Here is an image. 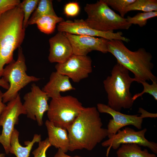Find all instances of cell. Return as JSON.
I'll return each instance as SVG.
<instances>
[{
	"mask_svg": "<svg viewBox=\"0 0 157 157\" xmlns=\"http://www.w3.org/2000/svg\"><path fill=\"white\" fill-rule=\"evenodd\" d=\"M67 76L56 71L53 72L50 76L49 81L44 85L42 90L51 99L60 97V93L72 90L75 88L71 83Z\"/></svg>",
	"mask_w": 157,
	"mask_h": 157,
	"instance_id": "cell-16",
	"label": "cell"
},
{
	"mask_svg": "<svg viewBox=\"0 0 157 157\" xmlns=\"http://www.w3.org/2000/svg\"><path fill=\"white\" fill-rule=\"evenodd\" d=\"M49 42L50 62L63 63L73 54L72 45L64 32L58 31L50 38Z\"/></svg>",
	"mask_w": 157,
	"mask_h": 157,
	"instance_id": "cell-15",
	"label": "cell"
},
{
	"mask_svg": "<svg viewBox=\"0 0 157 157\" xmlns=\"http://www.w3.org/2000/svg\"><path fill=\"white\" fill-rule=\"evenodd\" d=\"M40 0H24L19 5L24 13L23 27L25 28L27 27V23L32 13L36 9Z\"/></svg>",
	"mask_w": 157,
	"mask_h": 157,
	"instance_id": "cell-24",
	"label": "cell"
},
{
	"mask_svg": "<svg viewBox=\"0 0 157 157\" xmlns=\"http://www.w3.org/2000/svg\"><path fill=\"white\" fill-rule=\"evenodd\" d=\"M38 147L32 152L34 157H46V153L48 149L51 146L48 138L38 142Z\"/></svg>",
	"mask_w": 157,
	"mask_h": 157,
	"instance_id": "cell-27",
	"label": "cell"
},
{
	"mask_svg": "<svg viewBox=\"0 0 157 157\" xmlns=\"http://www.w3.org/2000/svg\"><path fill=\"white\" fill-rule=\"evenodd\" d=\"M64 33L72 45L73 54L87 56L93 51H98L103 53L108 52L109 40L102 38Z\"/></svg>",
	"mask_w": 157,
	"mask_h": 157,
	"instance_id": "cell-13",
	"label": "cell"
},
{
	"mask_svg": "<svg viewBox=\"0 0 157 157\" xmlns=\"http://www.w3.org/2000/svg\"><path fill=\"white\" fill-rule=\"evenodd\" d=\"M146 128L138 131L129 127H126L122 130H119L115 134L108 135V139L102 142L104 147H112L117 149L122 144H136L140 146L147 147L154 154H157V144L154 142L148 141L146 138Z\"/></svg>",
	"mask_w": 157,
	"mask_h": 157,
	"instance_id": "cell-9",
	"label": "cell"
},
{
	"mask_svg": "<svg viewBox=\"0 0 157 157\" xmlns=\"http://www.w3.org/2000/svg\"><path fill=\"white\" fill-rule=\"evenodd\" d=\"M18 49L17 60L7 65L3 70L1 77L9 85L8 89L3 94V101L4 103L15 99L19 92L29 83L38 81L41 79L27 74L24 56L21 47Z\"/></svg>",
	"mask_w": 157,
	"mask_h": 157,
	"instance_id": "cell-6",
	"label": "cell"
},
{
	"mask_svg": "<svg viewBox=\"0 0 157 157\" xmlns=\"http://www.w3.org/2000/svg\"><path fill=\"white\" fill-rule=\"evenodd\" d=\"M129 71L117 62L111 70V75L103 81L107 94V105L116 111L120 112L123 108L130 109L133 104L130 88L132 83L135 81L130 77Z\"/></svg>",
	"mask_w": 157,
	"mask_h": 157,
	"instance_id": "cell-4",
	"label": "cell"
},
{
	"mask_svg": "<svg viewBox=\"0 0 157 157\" xmlns=\"http://www.w3.org/2000/svg\"><path fill=\"white\" fill-rule=\"evenodd\" d=\"M49 143L56 148L61 149L64 152L69 150V140L67 130L55 126L48 120L45 122Z\"/></svg>",
	"mask_w": 157,
	"mask_h": 157,
	"instance_id": "cell-17",
	"label": "cell"
},
{
	"mask_svg": "<svg viewBox=\"0 0 157 157\" xmlns=\"http://www.w3.org/2000/svg\"><path fill=\"white\" fill-rule=\"evenodd\" d=\"M54 157H83L81 156L76 155L75 156H71L66 154L61 149H58V150L54 155Z\"/></svg>",
	"mask_w": 157,
	"mask_h": 157,
	"instance_id": "cell-31",
	"label": "cell"
},
{
	"mask_svg": "<svg viewBox=\"0 0 157 157\" xmlns=\"http://www.w3.org/2000/svg\"><path fill=\"white\" fill-rule=\"evenodd\" d=\"M135 0H104L109 6L118 12L120 16L124 17L127 13L126 11V8L133 3Z\"/></svg>",
	"mask_w": 157,
	"mask_h": 157,
	"instance_id": "cell-25",
	"label": "cell"
},
{
	"mask_svg": "<svg viewBox=\"0 0 157 157\" xmlns=\"http://www.w3.org/2000/svg\"><path fill=\"white\" fill-rule=\"evenodd\" d=\"M87 15L85 20L86 24L94 29L113 32L115 30H128L132 25L112 10L104 0L86 4L84 8Z\"/></svg>",
	"mask_w": 157,
	"mask_h": 157,
	"instance_id": "cell-5",
	"label": "cell"
},
{
	"mask_svg": "<svg viewBox=\"0 0 157 157\" xmlns=\"http://www.w3.org/2000/svg\"><path fill=\"white\" fill-rule=\"evenodd\" d=\"M139 10L144 12L157 11V0H135L128 6L126 9L127 13L131 11Z\"/></svg>",
	"mask_w": 157,
	"mask_h": 157,
	"instance_id": "cell-22",
	"label": "cell"
},
{
	"mask_svg": "<svg viewBox=\"0 0 157 157\" xmlns=\"http://www.w3.org/2000/svg\"><path fill=\"white\" fill-rule=\"evenodd\" d=\"M80 8L76 2H70L67 3L64 8V13L67 16L74 17L77 16L79 13Z\"/></svg>",
	"mask_w": 157,
	"mask_h": 157,
	"instance_id": "cell-28",
	"label": "cell"
},
{
	"mask_svg": "<svg viewBox=\"0 0 157 157\" xmlns=\"http://www.w3.org/2000/svg\"><path fill=\"white\" fill-rule=\"evenodd\" d=\"M57 30L59 32L75 35L99 37L109 40H120L126 42L130 41L129 38L123 36L122 32L114 33L96 30L89 27L85 20L82 19H76L74 21L64 20L58 24Z\"/></svg>",
	"mask_w": 157,
	"mask_h": 157,
	"instance_id": "cell-12",
	"label": "cell"
},
{
	"mask_svg": "<svg viewBox=\"0 0 157 157\" xmlns=\"http://www.w3.org/2000/svg\"><path fill=\"white\" fill-rule=\"evenodd\" d=\"M3 93L0 90V116L6 106L3 101Z\"/></svg>",
	"mask_w": 157,
	"mask_h": 157,
	"instance_id": "cell-32",
	"label": "cell"
},
{
	"mask_svg": "<svg viewBox=\"0 0 157 157\" xmlns=\"http://www.w3.org/2000/svg\"><path fill=\"white\" fill-rule=\"evenodd\" d=\"M97 108L99 113L108 114L113 117L109 120L107 125L108 135L115 134L120 129L129 125L133 126L139 130L142 128L143 118L140 116L124 114L102 103L97 104Z\"/></svg>",
	"mask_w": 157,
	"mask_h": 157,
	"instance_id": "cell-14",
	"label": "cell"
},
{
	"mask_svg": "<svg viewBox=\"0 0 157 157\" xmlns=\"http://www.w3.org/2000/svg\"><path fill=\"white\" fill-rule=\"evenodd\" d=\"M108 47V52L115 57L117 62L133 73L135 81L141 83L147 81H157L152 72L154 67L152 55L144 48L132 51L122 41L117 40H109Z\"/></svg>",
	"mask_w": 157,
	"mask_h": 157,
	"instance_id": "cell-3",
	"label": "cell"
},
{
	"mask_svg": "<svg viewBox=\"0 0 157 157\" xmlns=\"http://www.w3.org/2000/svg\"><path fill=\"white\" fill-rule=\"evenodd\" d=\"M138 112L141 113L140 116L143 118L147 117L156 118L157 117V113H149L141 108H139Z\"/></svg>",
	"mask_w": 157,
	"mask_h": 157,
	"instance_id": "cell-30",
	"label": "cell"
},
{
	"mask_svg": "<svg viewBox=\"0 0 157 157\" xmlns=\"http://www.w3.org/2000/svg\"><path fill=\"white\" fill-rule=\"evenodd\" d=\"M23 11L19 5L0 15V78L4 66L14 60L13 53L24 38Z\"/></svg>",
	"mask_w": 157,
	"mask_h": 157,
	"instance_id": "cell-2",
	"label": "cell"
},
{
	"mask_svg": "<svg viewBox=\"0 0 157 157\" xmlns=\"http://www.w3.org/2000/svg\"><path fill=\"white\" fill-rule=\"evenodd\" d=\"M20 2L19 0H0V15L13 9Z\"/></svg>",
	"mask_w": 157,
	"mask_h": 157,
	"instance_id": "cell-29",
	"label": "cell"
},
{
	"mask_svg": "<svg viewBox=\"0 0 157 157\" xmlns=\"http://www.w3.org/2000/svg\"><path fill=\"white\" fill-rule=\"evenodd\" d=\"M84 108L76 98L71 95L51 99L47 111L48 120L55 126L67 130Z\"/></svg>",
	"mask_w": 157,
	"mask_h": 157,
	"instance_id": "cell-7",
	"label": "cell"
},
{
	"mask_svg": "<svg viewBox=\"0 0 157 157\" xmlns=\"http://www.w3.org/2000/svg\"><path fill=\"white\" fill-rule=\"evenodd\" d=\"M19 132L15 129L10 139L9 153L15 154L17 157H29L34 144L41 141V135L40 134H34L32 140L31 141H25L24 143L26 146L23 147L19 143Z\"/></svg>",
	"mask_w": 157,
	"mask_h": 157,
	"instance_id": "cell-18",
	"label": "cell"
},
{
	"mask_svg": "<svg viewBox=\"0 0 157 157\" xmlns=\"http://www.w3.org/2000/svg\"><path fill=\"white\" fill-rule=\"evenodd\" d=\"M22 114L26 115V113L19 93L15 99L8 102L0 116V126L2 127L0 143L6 154L9 153L10 139L14 126L18 124L19 117Z\"/></svg>",
	"mask_w": 157,
	"mask_h": 157,
	"instance_id": "cell-8",
	"label": "cell"
},
{
	"mask_svg": "<svg viewBox=\"0 0 157 157\" xmlns=\"http://www.w3.org/2000/svg\"><path fill=\"white\" fill-rule=\"evenodd\" d=\"M46 15H57L53 8L52 1L40 0L36 9L28 21L27 26L28 25L35 24L37 20L39 18Z\"/></svg>",
	"mask_w": 157,
	"mask_h": 157,
	"instance_id": "cell-20",
	"label": "cell"
},
{
	"mask_svg": "<svg viewBox=\"0 0 157 157\" xmlns=\"http://www.w3.org/2000/svg\"><path fill=\"white\" fill-rule=\"evenodd\" d=\"M49 98L47 94L35 83L32 84L31 91L24 97L23 105L26 115L28 118L36 121L39 126L42 125L44 114L48 110Z\"/></svg>",
	"mask_w": 157,
	"mask_h": 157,
	"instance_id": "cell-10",
	"label": "cell"
},
{
	"mask_svg": "<svg viewBox=\"0 0 157 157\" xmlns=\"http://www.w3.org/2000/svg\"><path fill=\"white\" fill-rule=\"evenodd\" d=\"M55 68L56 71L78 83L88 78L92 72V60L87 55L73 54L64 63H57Z\"/></svg>",
	"mask_w": 157,
	"mask_h": 157,
	"instance_id": "cell-11",
	"label": "cell"
},
{
	"mask_svg": "<svg viewBox=\"0 0 157 157\" xmlns=\"http://www.w3.org/2000/svg\"><path fill=\"white\" fill-rule=\"evenodd\" d=\"M116 152L117 157H156L155 154L149 153L147 149L142 150L135 143L122 144Z\"/></svg>",
	"mask_w": 157,
	"mask_h": 157,
	"instance_id": "cell-19",
	"label": "cell"
},
{
	"mask_svg": "<svg viewBox=\"0 0 157 157\" xmlns=\"http://www.w3.org/2000/svg\"><path fill=\"white\" fill-rule=\"evenodd\" d=\"M64 20L63 18L57 15H46L39 18L37 20L35 24L41 32L49 34L54 32L57 23Z\"/></svg>",
	"mask_w": 157,
	"mask_h": 157,
	"instance_id": "cell-21",
	"label": "cell"
},
{
	"mask_svg": "<svg viewBox=\"0 0 157 157\" xmlns=\"http://www.w3.org/2000/svg\"><path fill=\"white\" fill-rule=\"evenodd\" d=\"M151 84L148 83L146 81L141 83L143 87V90L140 93L134 94L132 97L134 101L136 99L141 97L144 93H148L152 95L156 100H157V81L152 82Z\"/></svg>",
	"mask_w": 157,
	"mask_h": 157,
	"instance_id": "cell-26",
	"label": "cell"
},
{
	"mask_svg": "<svg viewBox=\"0 0 157 157\" xmlns=\"http://www.w3.org/2000/svg\"><path fill=\"white\" fill-rule=\"evenodd\" d=\"M0 86L7 90L9 88V85L8 83L1 78H0Z\"/></svg>",
	"mask_w": 157,
	"mask_h": 157,
	"instance_id": "cell-33",
	"label": "cell"
},
{
	"mask_svg": "<svg viewBox=\"0 0 157 157\" xmlns=\"http://www.w3.org/2000/svg\"><path fill=\"white\" fill-rule=\"evenodd\" d=\"M157 16V11L138 13L133 17L128 16L126 19L127 22L132 25H138L140 27L145 26L148 20Z\"/></svg>",
	"mask_w": 157,
	"mask_h": 157,
	"instance_id": "cell-23",
	"label": "cell"
},
{
	"mask_svg": "<svg viewBox=\"0 0 157 157\" xmlns=\"http://www.w3.org/2000/svg\"><path fill=\"white\" fill-rule=\"evenodd\" d=\"M102 126L97 108L84 107L67 130L70 142L69 150H93L108 136L107 129Z\"/></svg>",
	"mask_w": 157,
	"mask_h": 157,
	"instance_id": "cell-1",
	"label": "cell"
}]
</instances>
